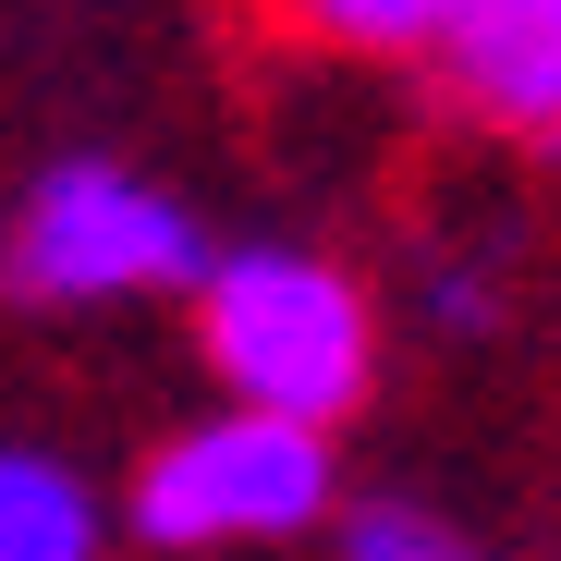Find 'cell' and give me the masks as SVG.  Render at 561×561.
<instances>
[{
  "label": "cell",
  "instance_id": "obj_1",
  "mask_svg": "<svg viewBox=\"0 0 561 561\" xmlns=\"http://www.w3.org/2000/svg\"><path fill=\"white\" fill-rule=\"evenodd\" d=\"M196 354L220 403L244 415H294V427H342L379 391V306L366 280L306 256V244H208L196 268Z\"/></svg>",
  "mask_w": 561,
  "mask_h": 561
},
{
  "label": "cell",
  "instance_id": "obj_2",
  "mask_svg": "<svg viewBox=\"0 0 561 561\" xmlns=\"http://www.w3.org/2000/svg\"><path fill=\"white\" fill-rule=\"evenodd\" d=\"M342 513V451L330 427H294V415H196L171 427L135 489H123V525L135 549H171V561H208V549H280V537H318Z\"/></svg>",
  "mask_w": 561,
  "mask_h": 561
},
{
  "label": "cell",
  "instance_id": "obj_3",
  "mask_svg": "<svg viewBox=\"0 0 561 561\" xmlns=\"http://www.w3.org/2000/svg\"><path fill=\"white\" fill-rule=\"evenodd\" d=\"M208 232L183 196H159L123 159H49L25 208L0 220V280L25 306H135V294H196Z\"/></svg>",
  "mask_w": 561,
  "mask_h": 561
},
{
  "label": "cell",
  "instance_id": "obj_4",
  "mask_svg": "<svg viewBox=\"0 0 561 561\" xmlns=\"http://www.w3.org/2000/svg\"><path fill=\"white\" fill-rule=\"evenodd\" d=\"M427 61L489 135L561 159V0H439Z\"/></svg>",
  "mask_w": 561,
  "mask_h": 561
},
{
  "label": "cell",
  "instance_id": "obj_5",
  "mask_svg": "<svg viewBox=\"0 0 561 561\" xmlns=\"http://www.w3.org/2000/svg\"><path fill=\"white\" fill-rule=\"evenodd\" d=\"M99 549H111L99 489H85L61 451L0 439V561H99Z\"/></svg>",
  "mask_w": 561,
  "mask_h": 561
},
{
  "label": "cell",
  "instance_id": "obj_6",
  "mask_svg": "<svg viewBox=\"0 0 561 561\" xmlns=\"http://www.w3.org/2000/svg\"><path fill=\"white\" fill-rule=\"evenodd\" d=\"M330 525H342V561H501L489 537H463L427 501H342Z\"/></svg>",
  "mask_w": 561,
  "mask_h": 561
},
{
  "label": "cell",
  "instance_id": "obj_7",
  "mask_svg": "<svg viewBox=\"0 0 561 561\" xmlns=\"http://www.w3.org/2000/svg\"><path fill=\"white\" fill-rule=\"evenodd\" d=\"M294 13H306L330 49H379V61H403V49L439 37V0H294Z\"/></svg>",
  "mask_w": 561,
  "mask_h": 561
},
{
  "label": "cell",
  "instance_id": "obj_8",
  "mask_svg": "<svg viewBox=\"0 0 561 561\" xmlns=\"http://www.w3.org/2000/svg\"><path fill=\"white\" fill-rule=\"evenodd\" d=\"M427 330H451V342H477V330H501V280L489 268H427Z\"/></svg>",
  "mask_w": 561,
  "mask_h": 561
}]
</instances>
